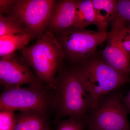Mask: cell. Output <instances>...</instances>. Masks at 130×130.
<instances>
[{
	"instance_id": "6da1fadb",
	"label": "cell",
	"mask_w": 130,
	"mask_h": 130,
	"mask_svg": "<svg viewBox=\"0 0 130 130\" xmlns=\"http://www.w3.org/2000/svg\"><path fill=\"white\" fill-rule=\"evenodd\" d=\"M53 88L56 90L54 104L57 106L59 116L85 122L86 114L96 101L85 88L74 66L61 70Z\"/></svg>"
},
{
	"instance_id": "7a4b0ae2",
	"label": "cell",
	"mask_w": 130,
	"mask_h": 130,
	"mask_svg": "<svg viewBox=\"0 0 130 130\" xmlns=\"http://www.w3.org/2000/svg\"><path fill=\"white\" fill-rule=\"evenodd\" d=\"M20 51L38 77L50 88H53L56 72L62 66L65 56L53 32L47 31L35 43Z\"/></svg>"
},
{
	"instance_id": "3957f363",
	"label": "cell",
	"mask_w": 130,
	"mask_h": 130,
	"mask_svg": "<svg viewBox=\"0 0 130 130\" xmlns=\"http://www.w3.org/2000/svg\"><path fill=\"white\" fill-rule=\"evenodd\" d=\"M81 82L96 101L130 83V75L112 67L96 53L81 64L74 66Z\"/></svg>"
},
{
	"instance_id": "277c9868",
	"label": "cell",
	"mask_w": 130,
	"mask_h": 130,
	"mask_svg": "<svg viewBox=\"0 0 130 130\" xmlns=\"http://www.w3.org/2000/svg\"><path fill=\"white\" fill-rule=\"evenodd\" d=\"M120 89L101 98L85 119L87 130H130Z\"/></svg>"
},
{
	"instance_id": "5b68a950",
	"label": "cell",
	"mask_w": 130,
	"mask_h": 130,
	"mask_svg": "<svg viewBox=\"0 0 130 130\" xmlns=\"http://www.w3.org/2000/svg\"><path fill=\"white\" fill-rule=\"evenodd\" d=\"M42 84L28 87L4 88L0 96V110L35 111L46 113L53 104L54 96Z\"/></svg>"
},
{
	"instance_id": "8992f818",
	"label": "cell",
	"mask_w": 130,
	"mask_h": 130,
	"mask_svg": "<svg viewBox=\"0 0 130 130\" xmlns=\"http://www.w3.org/2000/svg\"><path fill=\"white\" fill-rule=\"evenodd\" d=\"M109 32L102 33L72 27L61 33L59 41L66 57L73 66L81 64L97 52V47L106 41Z\"/></svg>"
},
{
	"instance_id": "52a82bcc",
	"label": "cell",
	"mask_w": 130,
	"mask_h": 130,
	"mask_svg": "<svg viewBox=\"0 0 130 130\" xmlns=\"http://www.w3.org/2000/svg\"><path fill=\"white\" fill-rule=\"evenodd\" d=\"M56 1L16 0L11 12L34 38H39L48 25Z\"/></svg>"
},
{
	"instance_id": "ba28073f",
	"label": "cell",
	"mask_w": 130,
	"mask_h": 130,
	"mask_svg": "<svg viewBox=\"0 0 130 130\" xmlns=\"http://www.w3.org/2000/svg\"><path fill=\"white\" fill-rule=\"evenodd\" d=\"M30 66L24 58L15 53L1 58L0 82L4 88L41 83L33 74Z\"/></svg>"
},
{
	"instance_id": "9c48e42d",
	"label": "cell",
	"mask_w": 130,
	"mask_h": 130,
	"mask_svg": "<svg viewBox=\"0 0 130 130\" xmlns=\"http://www.w3.org/2000/svg\"><path fill=\"white\" fill-rule=\"evenodd\" d=\"M77 3L75 0L56 1L48 25L50 31L61 33L73 27Z\"/></svg>"
},
{
	"instance_id": "30bf717a",
	"label": "cell",
	"mask_w": 130,
	"mask_h": 130,
	"mask_svg": "<svg viewBox=\"0 0 130 130\" xmlns=\"http://www.w3.org/2000/svg\"><path fill=\"white\" fill-rule=\"evenodd\" d=\"M106 46L100 55L105 62L122 73L130 75V55L122 48L115 35L109 31Z\"/></svg>"
},
{
	"instance_id": "8fae6325",
	"label": "cell",
	"mask_w": 130,
	"mask_h": 130,
	"mask_svg": "<svg viewBox=\"0 0 130 130\" xmlns=\"http://www.w3.org/2000/svg\"><path fill=\"white\" fill-rule=\"evenodd\" d=\"M92 2L95 15V25L97 31L108 32V26L117 15V1L92 0Z\"/></svg>"
},
{
	"instance_id": "7c38bea8",
	"label": "cell",
	"mask_w": 130,
	"mask_h": 130,
	"mask_svg": "<svg viewBox=\"0 0 130 130\" xmlns=\"http://www.w3.org/2000/svg\"><path fill=\"white\" fill-rule=\"evenodd\" d=\"M14 130H51L46 113L38 111H21L15 115Z\"/></svg>"
},
{
	"instance_id": "4fadbf2b",
	"label": "cell",
	"mask_w": 130,
	"mask_h": 130,
	"mask_svg": "<svg viewBox=\"0 0 130 130\" xmlns=\"http://www.w3.org/2000/svg\"><path fill=\"white\" fill-rule=\"evenodd\" d=\"M33 38L31 34L28 32L0 37L1 58L25 47Z\"/></svg>"
},
{
	"instance_id": "5bb4252c",
	"label": "cell",
	"mask_w": 130,
	"mask_h": 130,
	"mask_svg": "<svg viewBox=\"0 0 130 130\" xmlns=\"http://www.w3.org/2000/svg\"><path fill=\"white\" fill-rule=\"evenodd\" d=\"M95 15L92 0H77L73 27L85 28L95 24Z\"/></svg>"
},
{
	"instance_id": "9a60e30c",
	"label": "cell",
	"mask_w": 130,
	"mask_h": 130,
	"mask_svg": "<svg viewBox=\"0 0 130 130\" xmlns=\"http://www.w3.org/2000/svg\"><path fill=\"white\" fill-rule=\"evenodd\" d=\"M27 32L29 33L14 15L11 13L7 16L0 14V37Z\"/></svg>"
},
{
	"instance_id": "2e32d148",
	"label": "cell",
	"mask_w": 130,
	"mask_h": 130,
	"mask_svg": "<svg viewBox=\"0 0 130 130\" xmlns=\"http://www.w3.org/2000/svg\"><path fill=\"white\" fill-rule=\"evenodd\" d=\"M117 15L111 25L130 28V0L117 1Z\"/></svg>"
},
{
	"instance_id": "e0dca14e",
	"label": "cell",
	"mask_w": 130,
	"mask_h": 130,
	"mask_svg": "<svg viewBox=\"0 0 130 130\" xmlns=\"http://www.w3.org/2000/svg\"><path fill=\"white\" fill-rule=\"evenodd\" d=\"M110 31L115 35L120 46L130 55V28L113 26Z\"/></svg>"
},
{
	"instance_id": "ac0fdd59",
	"label": "cell",
	"mask_w": 130,
	"mask_h": 130,
	"mask_svg": "<svg viewBox=\"0 0 130 130\" xmlns=\"http://www.w3.org/2000/svg\"><path fill=\"white\" fill-rule=\"evenodd\" d=\"M84 121L80 120L69 118L59 122L55 130H85Z\"/></svg>"
},
{
	"instance_id": "d6986e66",
	"label": "cell",
	"mask_w": 130,
	"mask_h": 130,
	"mask_svg": "<svg viewBox=\"0 0 130 130\" xmlns=\"http://www.w3.org/2000/svg\"><path fill=\"white\" fill-rule=\"evenodd\" d=\"M16 118L14 111L3 110L0 112V130H14Z\"/></svg>"
},
{
	"instance_id": "ffe728a7",
	"label": "cell",
	"mask_w": 130,
	"mask_h": 130,
	"mask_svg": "<svg viewBox=\"0 0 130 130\" xmlns=\"http://www.w3.org/2000/svg\"><path fill=\"white\" fill-rule=\"evenodd\" d=\"M16 0H0V14L11 12Z\"/></svg>"
},
{
	"instance_id": "44dd1931",
	"label": "cell",
	"mask_w": 130,
	"mask_h": 130,
	"mask_svg": "<svg viewBox=\"0 0 130 130\" xmlns=\"http://www.w3.org/2000/svg\"><path fill=\"white\" fill-rule=\"evenodd\" d=\"M123 102L127 113L130 114V90L126 95L123 97Z\"/></svg>"
}]
</instances>
